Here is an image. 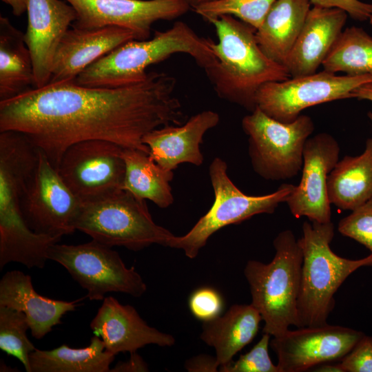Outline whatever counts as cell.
I'll return each instance as SVG.
<instances>
[{
  "label": "cell",
  "mask_w": 372,
  "mask_h": 372,
  "mask_svg": "<svg viewBox=\"0 0 372 372\" xmlns=\"http://www.w3.org/2000/svg\"><path fill=\"white\" fill-rule=\"evenodd\" d=\"M209 22L218 37L217 43L209 39L216 60L203 70L220 98L251 112L256 108V95L262 85L291 76L284 65L264 53L253 27L231 15Z\"/></svg>",
  "instance_id": "cell-3"
},
{
  "label": "cell",
  "mask_w": 372,
  "mask_h": 372,
  "mask_svg": "<svg viewBox=\"0 0 372 372\" xmlns=\"http://www.w3.org/2000/svg\"><path fill=\"white\" fill-rule=\"evenodd\" d=\"M114 358L94 335L83 348L62 344L52 350L36 349L30 355V372H107Z\"/></svg>",
  "instance_id": "cell-28"
},
{
  "label": "cell",
  "mask_w": 372,
  "mask_h": 372,
  "mask_svg": "<svg viewBox=\"0 0 372 372\" xmlns=\"http://www.w3.org/2000/svg\"><path fill=\"white\" fill-rule=\"evenodd\" d=\"M77 302L39 295L34 289L31 277L18 270L6 272L0 280V306L23 312L36 339L43 338L54 326L61 324V318L74 311Z\"/></svg>",
  "instance_id": "cell-22"
},
{
  "label": "cell",
  "mask_w": 372,
  "mask_h": 372,
  "mask_svg": "<svg viewBox=\"0 0 372 372\" xmlns=\"http://www.w3.org/2000/svg\"><path fill=\"white\" fill-rule=\"evenodd\" d=\"M176 87V79L163 72L118 87L48 83L0 101V132L23 134L56 169L65 150L83 141L105 140L149 154L143 143L147 133L183 121Z\"/></svg>",
  "instance_id": "cell-1"
},
{
  "label": "cell",
  "mask_w": 372,
  "mask_h": 372,
  "mask_svg": "<svg viewBox=\"0 0 372 372\" xmlns=\"http://www.w3.org/2000/svg\"><path fill=\"white\" fill-rule=\"evenodd\" d=\"M220 364L216 356L200 354L186 360L185 368L189 372H216Z\"/></svg>",
  "instance_id": "cell-37"
},
{
  "label": "cell",
  "mask_w": 372,
  "mask_h": 372,
  "mask_svg": "<svg viewBox=\"0 0 372 372\" xmlns=\"http://www.w3.org/2000/svg\"><path fill=\"white\" fill-rule=\"evenodd\" d=\"M338 365L342 372H372V336L364 334Z\"/></svg>",
  "instance_id": "cell-35"
},
{
  "label": "cell",
  "mask_w": 372,
  "mask_h": 372,
  "mask_svg": "<svg viewBox=\"0 0 372 372\" xmlns=\"http://www.w3.org/2000/svg\"><path fill=\"white\" fill-rule=\"evenodd\" d=\"M340 151L338 141L328 133H319L307 140L301 179L286 202L296 218L305 216L320 223L331 221L327 180L339 161Z\"/></svg>",
  "instance_id": "cell-16"
},
{
  "label": "cell",
  "mask_w": 372,
  "mask_h": 372,
  "mask_svg": "<svg viewBox=\"0 0 372 372\" xmlns=\"http://www.w3.org/2000/svg\"><path fill=\"white\" fill-rule=\"evenodd\" d=\"M364 335L351 328L325 324L287 330L270 341L280 372H303L341 360Z\"/></svg>",
  "instance_id": "cell-15"
},
{
  "label": "cell",
  "mask_w": 372,
  "mask_h": 372,
  "mask_svg": "<svg viewBox=\"0 0 372 372\" xmlns=\"http://www.w3.org/2000/svg\"><path fill=\"white\" fill-rule=\"evenodd\" d=\"M370 23L372 25V17L369 19Z\"/></svg>",
  "instance_id": "cell-44"
},
{
  "label": "cell",
  "mask_w": 372,
  "mask_h": 372,
  "mask_svg": "<svg viewBox=\"0 0 372 372\" xmlns=\"http://www.w3.org/2000/svg\"><path fill=\"white\" fill-rule=\"evenodd\" d=\"M103 300L90 328L103 340L107 352L116 355L136 352L147 344L165 347L175 344L172 335L148 325L132 306L122 304L112 296Z\"/></svg>",
  "instance_id": "cell-18"
},
{
  "label": "cell",
  "mask_w": 372,
  "mask_h": 372,
  "mask_svg": "<svg viewBox=\"0 0 372 372\" xmlns=\"http://www.w3.org/2000/svg\"><path fill=\"white\" fill-rule=\"evenodd\" d=\"M188 305L192 314L205 322L220 316L223 309V300L216 289L204 287L192 293Z\"/></svg>",
  "instance_id": "cell-34"
},
{
  "label": "cell",
  "mask_w": 372,
  "mask_h": 372,
  "mask_svg": "<svg viewBox=\"0 0 372 372\" xmlns=\"http://www.w3.org/2000/svg\"><path fill=\"white\" fill-rule=\"evenodd\" d=\"M372 83V76L336 75L322 70L265 83L256 95V107L282 123L295 121L307 107L332 101L353 98L360 86Z\"/></svg>",
  "instance_id": "cell-11"
},
{
  "label": "cell",
  "mask_w": 372,
  "mask_h": 372,
  "mask_svg": "<svg viewBox=\"0 0 372 372\" xmlns=\"http://www.w3.org/2000/svg\"><path fill=\"white\" fill-rule=\"evenodd\" d=\"M75 228L109 247L135 251L154 244L167 247L174 236L154 221L145 200L124 189L82 201Z\"/></svg>",
  "instance_id": "cell-7"
},
{
  "label": "cell",
  "mask_w": 372,
  "mask_h": 372,
  "mask_svg": "<svg viewBox=\"0 0 372 372\" xmlns=\"http://www.w3.org/2000/svg\"><path fill=\"white\" fill-rule=\"evenodd\" d=\"M347 12L338 8L310 9L284 65L291 77L316 73L343 31Z\"/></svg>",
  "instance_id": "cell-21"
},
{
  "label": "cell",
  "mask_w": 372,
  "mask_h": 372,
  "mask_svg": "<svg viewBox=\"0 0 372 372\" xmlns=\"http://www.w3.org/2000/svg\"><path fill=\"white\" fill-rule=\"evenodd\" d=\"M314 371L320 372H342V370L339 366L338 364L333 365L329 364H321L320 366H317Z\"/></svg>",
  "instance_id": "cell-41"
},
{
  "label": "cell",
  "mask_w": 372,
  "mask_h": 372,
  "mask_svg": "<svg viewBox=\"0 0 372 372\" xmlns=\"http://www.w3.org/2000/svg\"><path fill=\"white\" fill-rule=\"evenodd\" d=\"M26 12L24 39L33 62L34 87H41L50 81L57 47L76 12L65 0H26Z\"/></svg>",
  "instance_id": "cell-17"
},
{
  "label": "cell",
  "mask_w": 372,
  "mask_h": 372,
  "mask_svg": "<svg viewBox=\"0 0 372 372\" xmlns=\"http://www.w3.org/2000/svg\"><path fill=\"white\" fill-rule=\"evenodd\" d=\"M271 335L264 333L260 340L247 353L219 366L221 372H280L269 355Z\"/></svg>",
  "instance_id": "cell-32"
},
{
  "label": "cell",
  "mask_w": 372,
  "mask_h": 372,
  "mask_svg": "<svg viewBox=\"0 0 372 372\" xmlns=\"http://www.w3.org/2000/svg\"><path fill=\"white\" fill-rule=\"evenodd\" d=\"M38 158V149L22 133L0 132V269L16 262L43 268L50 247L60 239L39 234L26 224L21 197Z\"/></svg>",
  "instance_id": "cell-2"
},
{
  "label": "cell",
  "mask_w": 372,
  "mask_h": 372,
  "mask_svg": "<svg viewBox=\"0 0 372 372\" xmlns=\"http://www.w3.org/2000/svg\"><path fill=\"white\" fill-rule=\"evenodd\" d=\"M330 203L341 210H353L372 198V136L364 151L338 161L328 176Z\"/></svg>",
  "instance_id": "cell-25"
},
{
  "label": "cell",
  "mask_w": 372,
  "mask_h": 372,
  "mask_svg": "<svg viewBox=\"0 0 372 372\" xmlns=\"http://www.w3.org/2000/svg\"><path fill=\"white\" fill-rule=\"evenodd\" d=\"M34 88L32 56L24 34L0 17V101Z\"/></svg>",
  "instance_id": "cell-26"
},
{
  "label": "cell",
  "mask_w": 372,
  "mask_h": 372,
  "mask_svg": "<svg viewBox=\"0 0 372 372\" xmlns=\"http://www.w3.org/2000/svg\"><path fill=\"white\" fill-rule=\"evenodd\" d=\"M12 8V14L21 16L26 11V0H1Z\"/></svg>",
  "instance_id": "cell-40"
},
{
  "label": "cell",
  "mask_w": 372,
  "mask_h": 372,
  "mask_svg": "<svg viewBox=\"0 0 372 372\" xmlns=\"http://www.w3.org/2000/svg\"><path fill=\"white\" fill-rule=\"evenodd\" d=\"M333 223L304 221L298 241L303 254L297 303V327L327 324L334 308V295L344 280L362 267L372 266V254L352 260L334 253L330 244Z\"/></svg>",
  "instance_id": "cell-5"
},
{
  "label": "cell",
  "mask_w": 372,
  "mask_h": 372,
  "mask_svg": "<svg viewBox=\"0 0 372 372\" xmlns=\"http://www.w3.org/2000/svg\"><path fill=\"white\" fill-rule=\"evenodd\" d=\"M148 366L136 352L130 353V358L125 362H118L110 369L112 372H143L148 371Z\"/></svg>",
  "instance_id": "cell-38"
},
{
  "label": "cell",
  "mask_w": 372,
  "mask_h": 372,
  "mask_svg": "<svg viewBox=\"0 0 372 372\" xmlns=\"http://www.w3.org/2000/svg\"><path fill=\"white\" fill-rule=\"evenodd\" d=\"M275 254L271 262L247 261L244 275L249 284L251 304L265 322L263 333L278 337L297 327L302 251L290 229L280 231L273 241Z\"/></svg>",
  "instance_id": "cell-6"
},
{
  "label": "cell",
  "mask_w": 372,
  "mask_h": 372,
  "mask_svg": "<svg viewBox=\"0 0 372 372\" xmlns=\"http://www.w3.org/2000/svg\"><path fill=\"white\" fill-rule=\"evenodd\" d=\"M178 53L192 56L203 69L216 59L209 39L200 37L187 23L177 21L166 30L155 31L150 39H133L122 44L87 67L74 82L96 87L137 83L146 79L149 66Z\"/></svg>",
  "instance_id": "cell-4"
},
{
  "label": "cell",
  "mask_w": 372,
  "mask_h": 372,
  "mask_svg": "<svg viewBox=\"0 0 372 372\" xmlns=\"http://www.w3.org/2000/svg\"><path fill=\"white\" fill-rule=\"evenodd\" d=\"M353 98L372 102V83L363 85L353 92Z\"/></svg>",
  "instance_id": "cell-39"
},
{
  "label": "cell",
  "mask_w": 372,
  "mask_h": 372,
  "mask_svg": "<svg viewBox=\"0 0 372 372\" xmlns=\"http://www.w3.org/2000/svg\"><path fill=\"white\" fill-rule=\"evenodd\" d=\"M309 0H276L261 25L257 42L273 61L284 65L311 9Z\"/></svg>",
  "instance_id": "cell-24"
},
{
  "label": "cell",
  "mask_w": 372,
  "mask_h": 372,
  "mask_svg": "<svg viewBox=\"0 0 372 372\" xmlns=\"http://www.w3.org/2000/svg\"><path fill=\"white\" fill-rule=\"evenodd\" d=\"M219 121L217 112L205 110L183 125H167L149 132L143 143L148 147L150 158L167 171L174 172L183 163L200 166L204 161L200 149L203 137Z\"/></svg>",
  "instance_id": "cell-20"
},
{
  "label": "cell",
  "mask_w": 372,
  "mask_h": 372,
  "mask_svg": "<svg viewBox=\"0 0 372 372\" xmlns=\"http://www.w3.org/2000/svg\"><path fill=\"white\" fill-rule=\"evenodd\" d=\"M338 230L365 246L372 254V198L342 218Z\"/></svg>",
  "instance_id": "cell-33"
},
{
  "label": "cell",
  "mask_w": 372,
  "mask_h": 372,
  "mask_svg": "<svg viewBox=\"0 0 372 372\" xmlns=\"http://www.w3.org/2000/svg\"><path fill=\"white\" fill-rule=\"evenodd\" d=\"M209 175L214 193L212 205L187 234L174 235L167 246L183 250L191 259L198 256L211 236L221 228L240 223L255 215L274 213L280 203L287 202L296 187L282 183L277 190L266 195H247L231 181L226 162L219 157L211 163Z\"/></svg>",
  "instance_id": "cell-8"
},
{
  "label": "cell",
  "mask_w": 372,
  "mask_h": 372,
  "mask_svg": "<svg viewBox=\"0 0 372 372\" xmlns=\"http://www.w3.org/2000/svg\"><path fill=\"white\" fill-rule=\"evenodd\" d=\"M76 12L72 27L94 29L117 26L132 31L136 40L148 39L152 25L178 18L191 8L182 0H65Z\"/></svg>",
  "instance_id": "cell-14"
},
{
  "label": "cell",
  "mask_w": 372,
  "mask_h": 372,
  "mask_svg": "<svg viewBox=\"0 0 372 372\" xmlns=\"http://www.w3.org/2000/svg\"><path fill=\"white\" fill-rule=\"evenodd\" d=\"M368 116H369V119L371 120V121L372 123V112H368Z\"/></svg>",
  "instance_id": "cell-43"
},
{
  "label": "cell",
  "mask_w": 372,
  "mask_h": 372,
  "mask_svg": "<svg viewBox=\"0 0 372 372\" xmlns=\"http://www.w3.org/2000/svg\"><path fill=\"white\" fill-rule=\"evenodd\" d=\"M123 147L105 140H87L70 146L57 171L82 201L123 189Z\"/></svg>",
  "instance_id": "cell-13"
},
{
  "label": "cell",
  "mask_w": 372,
  "mask_h": 372,
  "mask_svg": "<svg viewBox=\"0 0 372 372\" xmlns=\"http://www.w3.org/2000/svg\"><path fill=\"white\" fill-rule=\"evenodd\" d=\"M315 6L338 8L345 10L353 19L366 21L372 17V3L359 0H309Z\"/></svg>",
  "instance_id": "cell-36"
},
{
  "label": "cell",
  "mask_w": 372,
  "mask_h": 372,
  "mask_svg": "<svg viewBox=\"0 0 372 372\" xmlns=\"http://www.w3.org/2000/svg\"><path fill=\"white\" fill-rule=\"evenodd\" d=\"M261 320L260 313L251 304H236L223 316L203 322L200 338L214 348L220 366L231 361L238 352L254 340Z\"/></svg>",
  "instance_id": "cell-23"
},
{
  "label": "cell",
  "mask_w": 372,
  "mask_h": 372,
  "mask_svg": "<svg viewBox=\"0 0 372 372\" xmlns=\"http://www.w3.org/2000/svg\"><path fill=\"white\" fill-rule=\"evenodd\" d=\"M242 127L248 136L252 168L261 178L271 181L287 180L302 170L304 145L315 129L310 116L300 114L285 123L256 107L242 118Z\"/></svg>",
  "instance_id": "cell-9"
},
{
  "label": "cell",
  "mask_w": 372,
  "mask_h": 372,
  "mask_svg": "<svg viewBox=\"0 0 372 372\" xmlns=\"http://www.w3.org/2000/svg\"><path fill=\"white\" fill-rule=\"evenodd\" d=\"M323 70L372 76V37L362 28L344 29L323 61Z\"/></svg>",
  "instance_id": "cell-29"
},
{
  "label": "cell",
  "mask_w": 372,
  "mask_h": 372,
  "mask_svg": "<svg viewBox=\"0 0 372 372\" xmlns=\"http://www.w3.org/2000/svg\"><path fill=\"white\" fill-rule=\"evenodd\" d=\"M48 258L61 265L91 300H102L110 292L139 298L147 290L134 267L127 268L117 251L93 239L76 245L55 243Z\"/></svg>",
  "instance_id": "cell-10"
},
{
  "label": "cell",
  "mask_w": 372,
  "mask_h": 372,
  "mask_svg": "<svg viewBox=\"0 0 372 372\" xmlns=\"http://www.w3.org/2000/svg\"><path fill=\"white\" fill-rule=\"evenodd\" d=\"M30 329L26 316L21 311L0 306V349L19 360L30 372V355L37 348L28 339Z\"/></svg>",
  "instance_id": "cell-30"
},
{
  "label": "cell",
  "mask_w": 372,
  "mask_h": 372,
  "mask_svg": "<svg viewBox=\"0 0 372 372\" xmlns=\"http://www.w3.org/2000/svg\"><path fill=\"white\" fill-rule=\"evenodd\" d=\"M82 200L63 181L48 157L38 149V158L21 197V211L35 233L61 239L76 231Z\"/></svg>",
  "instance_id": "cell-12"
},
{
  "label": "cell",
  "mask_w": 372,
  "mask_h": 372,
  "mask_svg": "<svg viewBox=\"0 0 372 372\" xmlns=\"http://www.w3.org/2000/svg\"><path fill=\"white\" fill-rule=\"evenodd\" d=\"M133 39L132 31L117 26L69 29L57 47L48 83L74 81L93 63Z\"/></svg>",
  "instance_id": "cell-19"
},
{
  "label": "cell",
  "mask_w": 372,
  "mask_h": 372,
  "mask_svg": "<svg viewBox=\"0 0 372 372\" xmlns=\"http://www.w3.org/2000/svg\"><path fill=\"white\" fill-rule=\"evenodd\" d=\"M125 164L123 189L138 198L149 200L162 209L174 203L170 182L173 171L156 164L148 153L133 148H123Z\"/></svg>",
  "instance_id": "cell-27"
},
{
  "label": "cell",
  "mask_w": 372,
  "mask_h": 372,
  "mask_svg": "<svg viewBox=\"0 0 372 372\" xmlns=\"http://www.w3.org/2000/svg\"><path fill=\"white\" fill-rule=\"evenodd\" d=\"M276 0H214L193 8L208 22L223 15H231L257 30Z\"/></svg>",
  "instance_id": "cell-31"
},
{
  "label": "cell",
  "mask_w": 372,
  "mask_h": 372,
  "mask_svg": "<svg viewBox=\"0 0 372 372\" xmlns=\"http://www.w3.org/2000/svg\"><path fill=\"white\" fill-rule=\"evenodd\" d=\"M186 2L191 8H194L198 5L203 4L204 3L209 2L214 0H182Z\"/></svg>",
  "instance_id": "cell-42"
}]
</instances>
